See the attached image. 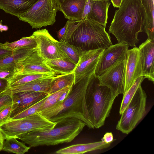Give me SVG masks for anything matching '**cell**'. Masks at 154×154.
<instances>
[{
    "mask_svg": "<svg viewBox=\"0 0 154 154\" xmlns=\"http://www.w3.org/2000/svg\"><path fill=\"white\" fill-rule=\"evenodd\" d=\"M146 13L141 0H124L116 11L109 32L118 43L135 47L139 42V33L143 31Z\"/></svg>",
    "mask_w": 154,
    "mask_h": 154,
    "instance_id": "1",
    "label": "cell"
},
{
    "mask_svg": "<svg viewBox=\"0 0 154 154\" xmlns=\"http://www.w3.org/2000/svg\"><path fill=\"white\" fill-rule=\"evenodd\" d=\"M93 74L84 77L73 84L68 95L62 102L38 112L54 122L67 118H74L84 122L89 128H94L85 100L87 88Z\"/></svg>",
    "mask_w": 154,
    "mask_h": 154,
    "instance_id": "2",
    "label": "cell"
},
{
    "mask_svg": "<svg viewBox=\"0 0 154 154\" xmlns=\"http://www.w3.org/2000/svg\"><path fill=\"white\" fill-rule=\"evenodd\" d=\"M65 33L60 42H67L83 51L106 49L112 45L106 27L88 18L67 20Z\"/></svg>",
    "mask_w": 154,
    "mask_h": 154,
    "instance_id": "3",
    "label": "cell"
},
{
    "mask_svg": "<svg viewBox=\"0 0 154 154\" xmlns=\"http://www.w3.org/2000/svg\"><path fill=\"white\" fill-rule=\"evenodd\" d=\"M56 122L51 129L23 133L18 136L17 139L30 147L55 145L72 141L86 125L83 121L74 118H67Z\"/></svg>",
    "mask_w": 154,
    "mask_h": 154,
    "instance_id": "4",
    "label": "cell"
},
{
    "mask_svg": "<svg viewBox=\"0 0 154 154\" xmlns=\"http://www.w3.org/2000/svg\"><path fill=\"white\" fill-rule=\"evenodd\" d=\"M87 110L94 128L103 126L109 115L114 103L110 89L99 85L98 77L94 73L88 85L85 94Z\"/></svg>",
    "mask_w": 154,
    "mask_h": 154,
    "instance_id": "5",
    "label": "cell"
},
{
    "mask_svg": "<svg viewBox=\"0 0 154 154\" xmlns=\"http://www.w3.org/2000/svg\"><path fill=\"white\" fill-rule=\"evenodd\" d=\"M57 124L48 120L38 112L22 118L10 119L0 124V130L5 139L17 138L18 136L33 131H45L54 128Z\"/></svg>",
    "mask_w": 154,
    "mask_h": 154,
    "instance_id": "6",
    "label": "cell"
},
{
    "mask_svg": "<svg viewBox=\"0 0 154 154\" xmlns=\"http://www.w3.org/2000/svg\"><path fill=\"white\" fill-rule=\"evenodd\" d=\"M60 3L59 0H38L18 18L29 23L33 29L52 25L56 21Z\"/></svg>",
    "mask_w": 154,
    "mask_h": 154,
    "instance_id": "7",
    "label": "cell"
},
{
    "mask_svg": "<svg viewBox=\"0 0 154 154\" xmlns=\"http://www.w3.org/2000/svg\"><path fill=\"white\" fill-rule=\"evenodd\" d=\"M147 95L141 85L123 112L116 126L117 130L128 134L146 113Z\"/></svg>",
    "mask_w": 154,
    "mask_h": 154,
    "instance_id": "8",
    "label": "cell"
},
{
    "mask_svg": "<svg viewBox=\"0 0 154 154\" xmlns=\"http://www.w3.org/2000/svg\"><path fill=\"white\" fill-rule=\"evenodd\" d=\"M125 60L109 68L97 77L99 85L107 87L114 100L119 94L124 93L125 83Z\"/></svg>",
    "mask_w": 154,
    "mask_h": 154,
    "instance_id": "9",
    "label": "cell"
},
{
    "mask_svg": "<svg viewBox=\"0 0 154 154\" xmlns=\"http://www.w3.org/2000/svg\"><path fill=\"white\" fill-rule=\"evenodd\" d=\"M128 47L125 43H118L104 49L96 66L95 75L97 77L100 76L109 68L124 60Z\"/></svg>",
    "mask_w": 154,
    "mask_h": 154,
    "instance_id": "10",
    "label": "cell"
},
{
    "mask_svg": "<svg viewBox=\"0 0 154 154\" xmlns=\"http://www.w3.org/2000/svg\"><path fill=\"white\" fill-rule=\"evenodd\" d=\"M32 35L36 39L40 54L46 60L67 58L60 47L59 41L53 38L48 30L39 29Z\"/></svg>",
    "mask_w": 154,
    "mask_h": 154,
    "instance_id": "11",
    "label": "cell"
},
{
    "mask_svg": "<svg viewBox=\"0 0 154 154\" xmlns=\"http://www.w3.org/2000/svg\"><path fill=\"white\" fill-rule=\"evenodd\" d=\"M15 71V74L38 73L56 75L47 65L46 60L40 55L38 48L16 63Z\"/></svg>",
    "mask_w": 154,
    "mask_h": 154,
    "instance_id": "12",
    "label": "cell"
},
{
    "mask_svg": "<svg viewBox=\"0 0 154 154\" xmlns=\"http://www.w3.org/2000/svg\"><path fill=\"white\" fill-rule=\"evenodd\" d=\"M104 49L82 51L79 60L74 71V84L84 77L94 73L98 61Z\"/></svg>",
    "mask_w": 154,
    "mask_h": 154,
    "instance_id": "13",
    "label": "cell"
},
{
    "mask_svg": "<svg viewBox=\"0 0 154 154\" xmlns=\"http://www.w3.org/2000/svg\"><path fill=\"white\" fill-rule=\"evenodd\" d=\"M125 61V83L124 93L131 87L137 78L143 76L140 51L138 48L135 47L131 49H128Z\"/></svg>",
    "mask_w": 154,
    "mask_h": 154,
    "instance_id": "14",
    "label": "cell"
},
{
    "mask_svg": "<svg viewBox=\"0 0 154 154\" xmlns=\"http://www.w3.org/2000/svg\"><path fill=\"white\" fill-rule=\"evenodd\" d=\"M143 76L154 83V41L147 39L138 48Z\"/></svg>",
    "mask_w": 154,
    "mask_h": 154,
    "instance_id": "15",
    "label": "cell"
},
{
    "mask_svg": "<svg viewBox=\"0 0 154 154\" xmlns=\"http://www.w3.org/2000/svg\"><path fill=\"white\" fill-rule=\"evenodd\" d=\"M54 77L38 79L18 86L8 88L6 90L12 94L24 91L42 92L48 94Z\"/></svg>",
    "mask_w": 154,
    "mask_h": 154,
    "instance_id": "16",
    "label": "cell"
},
{
    "mask_svg": "<svg viewBox=\"0 0 154 154\" xmlns=\"http://www.w3.org/2000/svg\"><path fill=\"white\" fill-rule=\"evenodd\" d=\"M14 94L18 97V104L17 107L12 112L10 118L48 95V94L46 92L35 91H24Z\"/></svg>",
    "mask_w": 154,
    "mask_h": 154,
    "instance_id": "17",
    "label": "cell"
},
{
    "mask_svg": "<svg viewBox=\"0 0 154 154\" xmlns=\"http://www.w3.org/2000/svg\"><path fill=\"white\" fill-rule=\"evenodd\" d=\"M87 0H64L61 2L59 10L65 18L70 20L82 19L84 7Z\"/></svg>",
    "mask_w": 154,
    "mask_h": 154,
    "instance_id": "18",
    "label": "cell"
},
{
    "mask_svg": "<svg viewBox=\"0 0 154 154\" xmlns=\"http://www.w3.org/2000/svg\"><path fill=\"white\" fill-rule=\"evenodd\" d=\"M38 0H0V9L6 13L19 17Z\"/></svg>",
    "mask_w": 154,
    "mask_h": 154,
    "instance_id": "19",
    "label": "cell"
},
{
    "mask_svg": "<svg viewBox=\"0 0 154 154\" xmlns=\"http://www.w3.org/2000/svg\"><path fill=\"white\" fill-rule=\"evenodd\" d=\"M91 10L87 17L106 27L110 0H91Z\"/></svg>",
    "mask_w": 154,
    "mask_h": 154,
    "instance_id": "20",
    "label": "cell"
},
{
    "mask_svg": "<svg viewBox=\"0 0 154 154\" xmlns=\"http://www.w3.org/2000/svg\"><path fill=\"white\" fill-rule=\"evenodd\" d=\"M111 143H106L99 141L86 143L78 144L60 149L56 151V154H80L89 152L105 149L109 147Z\"/></svg>",
    "mask_w": 154,
    "mask_h": 154,
    "instance_id": "21",
    "label": "cell"
},
{
    "mask_svg": "<svg viewBox=\"0 0 154 154\" xmlns=\"http://www.w3.org/2000/svg\"><path fill=\"white\" fill-rule=\"evenodd\" d=\"M146 13L143 30L147 39L154 41V0H141Z\"/></svg>",
    "mask_w": 154,
    "mask_h": 154,
    "instance_id": "22",
    "label": "cell"
},
{
    "mask_svg": "<svg viewBox=\"0 0 154 154\" xmlns=\"http://www.w3.org/2000/svg\"><path fill=\"white\" fill-rule=\"evenodd\" d=\"M46 63L56 74L59 75L73 72L77 65L66 58L48 60Z\"/></svg>",
    "mask_w": 154,
    "mask_h": 154,
    "instance_id": "23",
    "label": "cell"
},
{
    "mask_svg": "<svg viewBox=\"0 0 154 154\" xmlns=\"http://www.w3.org/2000/svg\"><path fill=\"white\" fill-rule=\"evenodd\" d=\"M37 48H20L14 50L12 54L0 59V68L15 66L18 61L26 57Z\"/></svg>",
    "mask_w": 154,
    "mask_h": 154,
    "instance_id": "24",
    "label": "cell"
},
{
    "mask_svg": "<svg viewBox=\"0 0 154 154\" xmlns=\"http://www.w3.org/2000/svg\"><path fill=\"white\" fill-rule=\"evenodd\" d=\"M73 72L54 76L51 82V87L48 94L58 91L68 86H72L74 83Z\"/></svg>",
    "mask_w": 154,
    "mask_h": 154,
    "instance_id": "25",
    "label": "cell"
},
{
    "mask_svg": "<svg viewBox=\"0 0 154 154\" xmlns=\"http://www.w3.org/2000/svg\"><path fill=\"white\" fill-rule=\"evenodd\" d=\"M30 148V147L18 141L16 138L8 137L5 139L2 150L16 154H24L28 152Z\"/></svg>",
    "mask_w": 154,
    "mask_h": 154,
    "instance_id": "26",
    "label": "cell"
},
{
    "mask_svg": "<svg viewBox=\"0 0 154 154\" xmlns=\"http://www.w3.org/2000/svg\"><path fill=\"white\" fill-rule=\"evenodd\" d=\"M51 76H53L38 73L15 74L8 81V88L18 86L38 79Z\"/></svg>",
    "mask_w": 154,
    "mask_h": 154,
    "instance_id": "27",
    "label": "cell"
},
{
    "mask_svg": "<svg viewBox=\"0 0 154 154\" xmlns=\"http://www.w3.org/2000/svg\"><path fill=\"white\" fill-rule=\"evenodd\" d=\"M59 45L67 58L77 65L83 50L80 48L72 45L67 42L59 41Z\"/></svg>",
    "mask_w": 154,
    "mask_h": 154,
    "instance_id": "28",
    "label": "cell"
},
{
    "mask_svg": "<svg viewBox=\"0 0 154 154\" xmlns=\"http://www.w3.org/2000/svg\"><path fill=\"white\" fill-rule=\"evenodd\" d=\"M4 44L13 50L20 48L35 49L38 48L36 41L32 35L29 36L23 37L12 42H6Z\"/></svg>",
    "mask_w": 154,
    "mask_h": 154,
    "instance_id": "29",
    "label": "cell"
},
{
    "mask_svg": "<svg viewBox=\"0 0 154 154\" xmlns=\"http://www.w3.org/2000/svg\"><path fill=\"white\" fill-rule=\"evenodd\" d=\"M144 79L145 78L143 76L137 78L131 87L123 94V96L119 111L120 115L123 112Z\"/></svg>",
    "mask_w": 154,
    "mask_h": 154,
    "instance_id": "30",
    "label": "cell"
},
{
    "mask_svg": "<svg viewBox=\"0 0 154 154\" xmlns=\"http://www.w3.org/2000/svg\"><path fill=\"white\" fill-rule=\"evenodd\" d=\"M72 86H67L58 91L48 94L41 105L38 112L42 111L56 104L62 94Z\"/></svg>",
    "mask_w": 154,
    "mask_h": 154,
    "instance_id": "31",
    "label": "cell"
},
{
    "mask_svg": "<svg viewBox=\"0 0 154 154\" xmlns=\"http://www.w3.org/2000/svg\"><path fill=\"white\" fill-rule=\"evenodd\" d=\"M47 97L11 118L10 119H15L22 118L38 112L41 105Z\"/></svg>",
    "mask_w": 154,
    "mask_h": 154,
    "instance_id": "32",
    "label": "cell"
},
{
    "mask_svg": "<svg viewBox=\"0 0 154 154\" xmlns=\"http://www.w3.org/2000/svg\"><path fill=\"white\" fill-rule=\"evenodd\" d=\"M18 101L15 94H12L6 90L0 92V109L12 103L18 102Z\"/></svg>",
    "mask_w": 154,
    "mask_h": 154,
    "instance_id": "33",
    "label": "cell"
},
{
    "mask_svg": "<svg viewBox=\"0 0 154 154\" xmlns=\"http://www.w3.org/2000/svg\"><path fill=\"white\" fill-rule=\"evenodd\" d=\"M18 102L13 103L0 109V124L9 120L13 111L17 106Z\"/></svg>",
    "mask_w": 154,
    "mask_h": 154,
    "instance_id": "34",
    "label": "cell"
},
{
    "mask_svg": "<svg viewBox=\"0 0 154 154\" xmlns=\"http://www.w3.org/2000/svg\"><path fill=\"white\" fill-rule=\"evenodd\" d=\"M15 74V66L0 68V78L10 80Z\"/></svg>",
    "mask_w": 154,
    "mask_h": 154,
    "instance_id": "35",
    "label": "cell"
},
{
    "mask_svg": "<svg viewBox=\"0 0 154 154\" xmlns=\"http://www.w3.org/2000/svg\"><path fill=\"white\" fill-rule=\"evenodd\" d=\"M13 51L4 43L0 42V59L11 54L13 53Z\"/></svg>",
    "mask_w": 154,
    "mask_h": 154,
    "instance_id": "36",
    "label": "cell"
},
{
    "mask_svg": "<svg viewBox=\"0 0 154 154\" xmlns=\"http://www.w3.org/2000/svg\"><path fill=\"white\" fill-rule=\"evenodd\" d=\"M91 10V0H87L84 7L81 19H83L86 18L90 12Z\"/></svg>",
    "mask_w": 154,
    "mask_h": 154,
    "instance_id": "37",
    "label": "cell"
},
{
    "mask_svg": "<svg viewBox=\"0 0 154 154\" xmlns=\"http://www.w3.org/2000/svg\"><path fill=\"white\" fill-rule=\"evenodd\" d=\"M115 140L113 139V135L112 132H107L104 135L101 139V141L106 143H111Z\"/></svg>",
    "mask_w": 154,
    "mask_h": 154,
    "instance_id": "38",
    "label": "cell"
},
{
    "mask_svg": "<svg viewBox=\"0 0 154 154\" xmlns=\"http://www.w3.org/2000/svg\"><path fill=\"white\" fill-rule=\"evenodd\" d=\"M9 86L8 80L5 79L0 78V92L5 90Z\"/></svg>",
    "mask_w": 154,
    "mask_h": 154,
    "instance_id": "39",
    "label": "cell"
},
{
    "mask_svg": "<svg viewBox=\"0 0 154 154\" xmlns=\"http://www.w3.org/2000/svg\"><path fill=\"white\" fill-rule=\"evenodd\" d=\"M67 23L66 22L65 26L57 32V36L60 41L63 37L66 29Z\"/></svg>",
    "mask_w": 154,
    "mask_h": 154,
    "instance_id": "40",
    "label": "cell"
},
{
    "mask_svg": "<svg viewBox=\"0 0 154 154\" xmlns=\"http://www.w3.org/2000/svg\"><path fill=\"white\" fill-rule=\"evenodd\" d=\"M114 7L119 8L124 0H110Z\"/></svg>",
    "mask_w": 154,
    "mask_h": 154,
    "instance_id": "41",
    "label": "cell"
},
{
    "mask_svg": "<svg viewBox=\"0 0 154 154\" xmlns=\"http://www.w3.org/2000/svg\"><path fill=\"white\" fill-rule=\"evenodd\" d=\"M5 139V137L0 130V149L1 150H2V149Z\"/></svg>",
    "mask_w": 154,
    "mask_h": 154,
    "instance_id": "42",
    "label": "cell"
},
{
    "mask_svg": "<svg viewBox=\"0 0 154 154\" xmlns=\"http://www.w3.org/2000/svg\"><path fill=\"white\" fill-rule=\"evenodd\" d=\"M8 29V27L6 25H3L2 29V32L3 31H7Z\"/></svg>",
    "mask_w": 154,
    "mask_h": 154,
    "instance_id": "43",
    "label": "cell"
},
{
    "mask_svg": "<svg viewBox=\"0 0 154 154\" xmlns=\"http://www.w3.org/2000/svg\"><path fill=\"white\" fill-rule=\"evenodd\" d=\"M3 25H2V22L0 21V32H2V29Z\"/></svg>",
    "mask_w": 154,
    "mask_h": 154,
    "instance_id": "44",
    "label": "cell"
},
{
    "mask_svg": "<svg viewBox=\"0 0 154 154\" xmlns=\"http://www.w3.org/2000/svg\"><path fill=\"white\" fill-rule=\"evenodd\" d=\"M60 3L64 0H59Z\"/></svg>",
    "mask_w": 154,
    "mask_h": 154,
    "instance_id": "45",
    "label": "cell"
},
{
    "mask_svg": "<svg viewBox=\"0 0 154 154\" xmlns=\"http://www.w3.org/2000/svg\"><path fill=\"white\" fill-rule=\"evenodd\" d=\"M1 151V150L0 149V151Z\"/></svg>",
    "mask_w": 154,
    "mask_h": 154,
    "instance_id": "46",
    "label": "cell"
}]
</instances>
